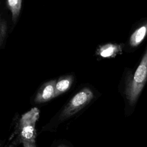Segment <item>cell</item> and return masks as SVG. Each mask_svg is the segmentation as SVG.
Wrapping results in <instances>:
<instances>
[{"label": "cell", "instance_id": "cell-1", "mask_svg": "<svg viewBox=\"0 0 147 147\" xmlns=\"http://www.w3.org/2000/svg\"><path fill=\"white\" fill-rule=\"evenodd\" d=\"M39 110L34 107L23 114L18 123V134L24 147H36V122L39 118Z\"/></svg>", "mask_w": 147, "mask_h": 147}, {"label": "cell", "instance_id": "cell-2", "mask_svg": "<svg viewBox=\"0 0 147 147\" xmlns=\"http://www.w3.org/2000/svg\"><path fill=\"white\" fill-rule=\"evenodd\" d=\"M147 81V47L134 75L127 84L126 96L129 102L134 103Z\"/></svg>", "mask_w": 147, "mask_h": 147}, {"label": "cell", "instance_id": "cell-3", "mask_svg": "<svg viewBox=\"0 0 147 147\" xmlns=\"http://www.w3.org/2000/svg\"><path fill=\"white\" fill-rule=\"evenodd\" d=\"M93 98V92L90 88H83L77 92L64 107L60 115V119L63 121L73 116L87 105Z\"/></svg>", "mask_w": 147, "mask_h": 147}, {"label": "cell", "instance_id": "cell-4", "mask_svg": "<svg viewBox=\"0 0 147 147\" xmlns=\"http://www.w3.org/2000/svg\"><path fill=\"white\" fill-rule=\"evenodd\" d=\"M56 80H51L44 83L38 90L34 98V102L41 103L47 102L55 98V89Z\"/></svg>", "mask_w": 147, "mask_h": 147}, {"label": "cell", "instance_id": "cell-5", "mask_svg": "<svg viewBox=\"0 0 147 147\" xmlns=\"http://www.w3.org/2000/svg\"><path fill=\"white\" fill-rule=\"evenodd\" d=\"M122 45L115 44H106L100 46L96 51V54L102 58L115 57L122 52Z\"/></svg>", "mask_w": 147, "mask_h": 147}, {"label": "cell", "instance_id": "cell-6", "mask_svg": "<svg viewBox=\"0 0 147 147\" xmlns=\"http://www.w3.org/2000/svg\"><path fill=\"white\" fill-rule=\"evenodd\" d=\"M74 82V76L71 75H67L61 76L56 80L54 97L63 94L68 91L71 87Z\"/></svg>", "mask_w": 147, "mask_h": 147}, {"label": "cell", "instance_id": "cell-7", "mask_svg": "<svg viewBox=\"0 0 147 147\" xmlns=\"http://www.w3.org/2000/svg\"><path fill=\"white\" fill-rule=\"evenodd\" d=\"M147 34V22L137 28L131 35L129 40V44L133 47L139 45L144 40Z\"/></svg>", "mask_w": 147, "mask_h": 147}, {"label": "cell", "instance_id": "cell-8", "mask_svg": "<svg viewBox=\"0 0 147 147\" xmlns=\"http://www.w3.org/2000/svg\"><path fill=\"white\" fill-rule=\"evenodd\" d=\"M22 0H6L7 8L11 12V19L16 23L21 12Z\"/></svg>", "mask_w": 147, "mask_h": 147}, {"label": "cell", "instance_id": "cell-9", "mask_svg": "<svg viewBox=\"0 0 147 147\" xmlns=\"http://www.w3.org/2000/svg\"><path fill=\"white\" fill-rule=\"evenodd\" d=\"M7 25L4 20L2 19L0 15V45L2 44L6 33H7Z\"/></svg>", "mask_w": 147, "mask_h": 147}, {"label": "cell", "instance_id": "cell-10", "mask_svg": "<svg viewBox=\"0 0 147 147\" xmlns=\"http://www.w3.org/2000/svg\"><path fill=\"white\" fill-rule=\"evenodd\" d=\"M59 147H67V146H64V145H61V146H59Z\"/></svg>", "mask_w": 147, "mask_h": 147}, {"label": "cell", "instance_id": "cell-11", "mask_svg": "<svg viewBox=\"0 0 147 147\" xmlns=\"http://www.w3.org/2000/svg\"><path fill=\"white\" fill-rule=\"evenodd\" d=\"M0 146H1V144H0Z\"/></svg>", "mask_w": 147, "mask_h": 147}]
</instances>
